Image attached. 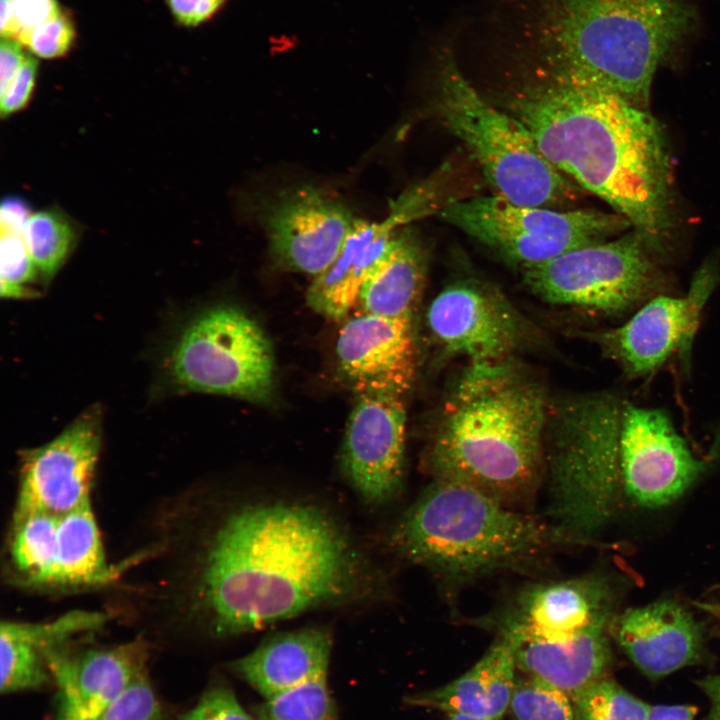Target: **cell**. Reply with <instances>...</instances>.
Wrapping results in <instances>:
<instances>
[{"label": "cell", "mask_w": 720, "mask_h": 720, "mask_svg": "<svg viewBox=\"0 0 720 720\" xmlns=\"http://www.w3.org/2000/svg\"><path fill=\"white\" fill-rule=\"evenodd\" d=\"M427 325L447 353L471 365L507 360L523 336L520 316L496 291L474 282L444 288L430 303Z\"/></svg>", "instance_id": "cell-17"}, {"label": "cell", "mask_w": 720, "mask_h": 720, "mask_svg": "<svg viewBox=\"0 0 720 720\" xmlns=\"http://www.w3.org/2000/svg\"><path fill=\"white\" fill-rule=\"evenodd\" d=\"M99 611L73 610L46 622L3 621L0 627L1 692L42 687L51 679L46 654L108 622Z\"/></svg>", "instance_id": "cell-23"}, {"label": "cell", "mask_w": 720, "mask_h": 720, "mask_svg": "<svg viewBox=\"0 0 720 720\" xmlns=\"http://www.w3.org/2000/svg\"><path fill=\"white\" fill-rule=\"evenodd\" d=\"M100 447V415L90 410L50 442L25 450L13 517L64 514L91 502Z\"/></svg>", "instance_id": "cell-14"}, {"label": "cell", "mask_w": 720, "mask_h": 720, "mask_svg": "<svg viewBox=\"0 0 720 720\" xmlns=\"http://www.w3.org/2000/svg\"><path fill=\"white\" fill-rule=\"evenodd\" d=\"M430 197L424 187L402 196L382 221L356 219L341 251L307 291V302L317 313L334 320L346 317L386 254L400 225L426 214Z\"/></svg>", "instance_id": "cell-20"}, {"label": "cell", "mask_w": 720, "mask_h": 720, "mask_svg": "<svg viewBox=\"0 0 720 720\" xmlns=\"http://www.w3.org/2000/svg\"><path fill=\"white\" fill-rule=\"evenodd\" d=\"M506 103L559 172L662 249L671 225V166L662 129L646 109L555 70Z\"/></svg>", "instance_id": "cell-2"}, {"label": "cell", "mask_w": 720, "mask_h": 720, "mask_svg": "<svg viewBox=\"0 0 720 720\" xmlns=\"http://www.w3.org/2000/svg\"><path fill=\"white\" fill-rule=\"evenodd\" d=\"M24 231L1 229L0 295L3 298L25 296L26 288L38 271L26 246Z\"/></svg>", "instance_id": "cell-32"}, {"label": "cell", "mask_w": 720, "mask_h": 720, "mask_svg": "<svg viewBox=\"0 0 720 720\" xmlns=\"http://www.w3.org/2000/svg\"><path fill=\"white\" fill-rule=\"evenodd\" d=\"M550 404L506 361L471 365L435 426L427 454L434 479L474 488L500 503L525 502L545 466Z\"/></svg>", "instance_id": "cell-3"}, {"label": "cell", "mask_w": 720, "mask_h": 720, "mask_svg": "<svg viewBox=\"0 0 720 720\" xmlns=\"http://www.w3.org/2000/svg\"><path fill=\"white\" fill-rule=\"evenodd\" d=\"M327 677L270 699L257 709L258 720H338Z\"/></svg>", "instance_id": "cell-30"}, {"label": "cell", "mask_w": 720, "mask_h": 720, "mask_svg": "<svg viewBox=\"0 0 720 720\" xmlns=\"http://www.w3.org/2000/svg\"><path fill=\"white\" fill-rule=\"evenodd\" d=\"M541 16L554 70L644 109L658 66L695 20L690 0H546Z\"/></svg>", "instance_id": "cell-4"}, {"label": "cell", "mask_w": 720, "mask_h": 720, "mask_svg": "<svg viewBox=\"0 0 720 720\" xmlns=\"http://www.w3.org/2000/svg\"><path fill=\"white\" fill-rule=\"evenodd\" d=\"M575 720H647L652 705L606 676L572 698Z\"/></svg>", "instance_id": "cell-29"}, {"label": "cell", "mask_w": 720, "mask_h": 720, "mask_svg": "<svg viewBox=\"0 0 720 720\" xmlns=\"http://www.w3.org/2000/svg\"><path fill=\"white\" fill-rule=\"evenodd\" d=\"M696 714L692 705H652L647 720H693Z\"/></svg>", "instance_id": "cell-41"}, {"label": "cell", "mask_w": 720, "mask_h": 720, "mask_svg": "<svg viewBox=\"0 0 720 720\" xmlns=\"http://www.w3.org/2000/svg\"><path fill=\"white\" fill-rule=\"evenodd\" d=\"M425 266L424 249L415 233L397 230L355 307L360 313L412 319L423 289Z\"/></svg>", "instance_id": "cell-27"}, {"label": "cell", "mask_w": 720, "mask_h": 720, "mask_svg": "<svg viewBox=\"0 0 720 720\" xmlns=\"http://www.w3.org/2000/svg\"><path fill=\"white\" fill-rule=\"evenodd\" d=\"M514 720H575L571 698L533 676H517L509 704Z\"/></svg>", "instance_id": "cell-31"}, {"label": "cell", "mask_w": 720, "mask_h": 720, "mask_svg": "<svg viewBox=\"0 0 720 720\" xmlns=\"http://www.w3.org/2000/svg\"><path fill=\"white\" fill-rule=\"evenodd\" d=\"M610 623L596 624L565 637L522 640L508 637L515 644L517 670L557 687L572 698L589 684L608 676L612 664Z\"/></svg>", "instance_id": "cell-25"}, {"label": "cell", "mask_w": 720, "mask_h": 720, "mask_svg": "<svg viewBox=\"0 0 720 720\" xmlns=\"http://www.w3.org/2000/svg\"><path fill=\"white\" fill-rule=\"evenodd\" d=\"M21 43L15 39L2 38L0 44V93L3 92L24 62Z\"/></svg>", "instance_id": "cell-39"}, {"label": "cell", "mask_w": 720, "mask_h": 720, "mask_svg": "<svg viewBox=\"0 0 720 720\" xmlns=\"http://www.w3.org/2000/svg\"><path fill=\"white\" fill-rule=\"evenodd\" d=\"M697 684L710 701L709 720H720V674L707 676Z\"/></svg>", "instance_id": "cell-42"}, {"label": "cell", "mask_w": 720, "mask_h": 720, "mask_svg": "<svg viewBox=\"0 0 720 720\" xmlns=\"http://www.w3.org/2000/svg\"><path fill=\"white\" fill-rule=\"evenodd\" d=\"M356 219L344 203L310 185L281 192L263 213L275 262L315 277L338 256Z\"/></svg>", "instance_id": "cell-15"}, {"label": "cell", "mask_w": 720, "mask_h": 720, "mask_svg": "<svg viewBox=\"0 0 720 720\" xmlns=\"http://www.w3.org/2000/svg\"><path fill=\"white\" fill-rule=\"evenodd\" d=\"M336 356L341 375L358 395L401 397L416 373L412 319L358 312L342 325Z\"/></svg>", "instance_id": "cell-19"}, {"label": "cell", "mask_w": 720, "mask_h": 720, "mask_svg": "<svg viewBox=\"0 0 720 720\" xmlns=\"http://www.w3.org/2000/svg\"><path fill=\"white\" fill-rule=\"evenodd\" d=\"M700 606L703 610L720 618V603H703Z\"/></svg>", "instance_id": "cell-45"}, {"label": "cell", "mask_w": 720, "mask_h": 720, "mask_svg": "<svg viewBox=\"0 0 720 720\" xmlns=\"http://www.w3.org/2000/svg\"><path fill=\"white\" fill-rule=\"evenodd\" d=\"M446 720H489L459 713H447Z\"/></svg>", "instance_id": "cell-44"}, {"label": "cell", "mask_w": 720, "mask_h": 720, "mask_svg": "<svg viewBox=\"0 0 720 720\" xmlns=\"http://www.w3.org/2000/svg\"><path fill=\"white\" fill-rule=\"evenodd\" d=\"M622 488L637 504L657 508L677 500L705 470L669 416L624 404L619 433Z\"/></svg>", "instance_id": "cell-12"}, {"label": "cell", "mask_w": 720, "mask_h": 720, "mask_svg": "<svg viewBox=\"0 0 720 720\" xmlns=\"http://www.w3.org/2000/svg\"><path fill=\"white\" fill-rule=\"evenodd\" d=\"M514 642L503 635L464 674L439 688L407 697V703L489 720L509 709L517 677Z\"/></svg>", "instance_id": "cell-26"}, {"label": "cell", "mask_w": 720, "mask_h": 720, "mask_svg": "<svg viewBox=\"0 0 720 720\" xmlns=\"http://www.w3.org/2000/svg\"><path fill=\"white\" fill-rule=\"evenodd\" d=\"M406 412L400 396L361 394L345 430L341 464L346 479L370 505L399 493L404 476Z\"/></svg>", "instance_id": "cell-16"}, {"label": "cell", "mask_w": 720, "mask_h": 720, "mask_svg": "<svg viewBox=\"0 0 720 720\" xmlns=\"http://www.w3.org/2000/svg\"><path fill=\"white\" fill-rule=\"evenodd\" d=\"M30 215L23 200L17 197H8L2 201L0 208L1 229L24 231Z\"/></svg>", "instance_id": "cell-40"}, {"label": "cell", "mask_w": 720, "mask_h": 720, "mask_svg": "<svg viewBox=\"0 0 720 720\" xmlns=\"http://www.w3.org/2000/svg\"><path fill=\"white\" fill-rule=\"evenodd\" d=\"M12 39L22 40L36 27L61 14L56 0H12Z\"/></svg>", "instance_id": "cell-36"}, {"label": "cell", "mask_w": 720, "mask_h": 720, "mask_svg": "<svg viewBox=\"0 0 720 720\" xmlns=\"http://www.w3.org/2000/svg\"><path fill=\"white\" fill-rule=\"evenodd\" d=\"M181 720H254L225 687L207 690Z\"/></svg>", "instance_id": "cell-35"}, {"label": "cell", "mask_w": 720, "mask_h": 720, "mask_svg": "<svg viewBox=\"0 0 720 720\" xmlns=\"http://www.w3.org/2000/svg\"><path fill=\"white\" fill-rule=\"evenodd\" d=\"M23 236L37 270L48 281L69 255L76 233L63 213L45 209L29 216Z\"/></svg>", "instance_id": "cell-28"}, {"label": "cell", "mask_w": 720, "mask_h": 720, "mask_svg": "<svg viewBox=\"0 0 720 720\" xmlns=\"http://www.w3.org/2000/svg\"><path fill=\"white\" fill-rule=\"evenodd\" d=\"M14 10L12 0H0V32L2 38L13 35Z\"/></svg>", "instance_id": "cell-43"}, {"label": "cell", "mask_w": 720, "mask_h": 720, "mask_svg": "<svg viewBox=\"0 0 720 720\" xmlns=\"http://www.w3.org/2000/svg\"><path fill=\"white\" fill-rule=\"evenodd\" d=\"M440 216L523 270L606 241L631 226L618 213L556 211L519 205L497 194L450 202Z\"/></svg>", "instance_id": "cell-9"}, {"label": "cell", "mask_w": 720, "mask_h": 720, "mask_svg": "<svg viewBox=\"0 0 720 720\" xmlns=\"http://www.w3.org/2000/svg\"><path fill=\"white\" fill-rule=\"evenodd\" d=\"M656 252L633 231L526 268L524 282L548 303L620 314L660 295L664 281Z\"/></svg>", "instance_id": "cell-8"}, {"label": "cell", "mask_w": 720, "mask_h": 720, "mask_svg": "<svg viewBox=\"0 0 720 720\" xmlns=\"http://www.w3.org/2000/svg\"><path fill=\"white\" fill-rule=\"evenodd\" d=\"M99 720H164L146 675L135 680Z\"/></svg>", "instance_id": "cell-33"}, {"label": "cell", "mask_w": 720, "mask_h": 720, "mask_svg": "<svg viewBox=\"0 0 720 720\" xmlns=\"http://www.w3.org/2000/svg\"><path fill=\"white\" fill-rule=\"evenodd\" d=\"M440 111L449 130L476 158L497 195L526 206L551 207L572 199L567 177L542 154L528 129L509 112L488 103L442 56Z\"/></svg>", "instance_id": "cell-7"}, {"label": "cell", "mask_w": 720, "mask_h": 720, "mask_svg": "<svg viewBox=\"0 0 720 720\" xmlns=\"http://www.w3.org/2000/svg\"><path fill=\"white\" fill-rule=\"evenodd\" d=\"M613 617L608 584L584 576L524 590L501 616L499 635L516 640L565 637Z\"/></svg>", "instance_id": "cell-21"}, {"label": "cell", "mask_w": 720, "mask_h": 720, "mask_svg": "<svg viewBox=\"0 0 720 720\" xmlns=\"http://www.w3.org/2000/svg\"><path fill=\"white\" fill-rule=\"evenodd\" d=\"M172 371L191 390L253 402L270 400L274 388L267 335L247 313L231 306L212 308L186 328L172 354Z\"/></svg>", "instance_id": "cell-10"}, {"label": "cell", "mask_w": 720, "mask_h": 720, "mask_svg": "<svg viewBox=\"0 0 720 720\" xmlns=\"http://www.w3.org/2000/svg\"><path fill=\"white\" fill-rule=\"evenodd\" d=\"M624 402L607 393L550 404L545 466L553 526L569 540L592 536L622 488L619 433Z\"/></svg>", "instance_id": "cell-6"}, {"label": "cell", "mask_w": 720, "mask_h": 720, "mask_svg": "<svg viewBox=\"0 0 720 720\" xmlns=\"http://www.w3.org/2000/svg\"><path fill=\"white\" fill-rule=\"evenodd\" d=\"M570 542L552 524L469 486L434 479L393 526L392 549L441 577L463 581Z\"/></svg>", "instance_id": "cell-5"}, {"label": "cell", "mask_w": 720, "mask_h": 720, "mask_svg": "<svg viewBox=\"0 0 720 720\" xmlns=\"http://www.w3.org/2000/svg\"><path fill=\"white\" fill-rule=\"evenodd\" d=\"M73 36L70 20L59 14L33 29L21 44L39 57L54 58L66 53L71 46Z\"/></svg>", "instance_id": "cell-34"}, {"label": "cell", "mask_w": 720, "mask_h": 720, "mask_svg": "<svg viewBox=\"0 0 720 720\" xmlns=\"http://www.w3.org/2000/svg\"><path fill=\"white\" fill-rule=\"evenodd\" d=\"M37 74V61L27 56L15 76L0 93V112L3 117L22 109L29 101Z\"/></svg>", "instance_id": "cell-37"}, {"label": "cell", "mask_w": 720, "mask_h": 720, "mask_svg": "<svg viewBox=\"0 0 720 720\" xmlns=\"http://www.w3.org/2000/svg\"><path fill=\"white\" fill-rule=\"evenodd\" d=\"M181 527L173 602L216 638L367 600L379 576L344 523L302 498L221 503Z\"/></svg>", "instance_id": "cell-1"}, {"label": "cell", "mask_w": 720, "mask_h": 720, "mask_svg": "<svg viewBox=\"0 0 720 720\" xmlns=\"http://www.w3.org/2000/svg\"><path fill=\"white\" fill-rule=\"evenodd\" d=\"M71 643L46 654L58 688L55 720H99L135 680L146 675L148 646L144 640L80 649Z\"/></svg>", "instance_id": "cell-18"}, {"label": "cell", "mask_w": 720, "mask_h": 720, "mask_svg": "<svg viewBox=\"0 0 720 720\" xmlns=\"http://www.w3.org/2000/svg\"><path fill=\"white\" fill-rule=\"evenodd\" d=\"M223 0H168L175 17L185 25H196L210 17Z\"/></svg>", "instance_id": "cell-38"}, {"label": "cell", "mask_w": 720, "mask_h": 720, "mask_svg": "<svg viewBox=\"0 0 720 720\" xmlns=\"http://www.w3.org/2000/svg\"><path fill=\"white\" fill-rule=\"evenodd\" d=\"M610 635L631 662L651 679L694 664L703 648L701 625L673 600L627 609L613 617Z\"/></svg>", "instance_id": "cell-22"}, {"label": "cell", "mask_w": 720, "mask_h": 720, "mask_svg": "<svg viewBox=\"0 0 720 720\" xmlns=\"http://www.w3.org/2000/svg\"><path fill=\"white\" fill-rule=\"evenodd\" d=\"M331 633L311 626L276 633L238 659L234 670L265 699L327 677Z\"/></svg>", "instance_id": "cell-24"}, {"label": "cell", "mask_w": 720, "mask_h": 720, "mask_svg": "<svg viewBox=\"0 0 720 720\" xmlns=\"http://www.w3.org/2000/svg\"><path fill=\"white\" fill-rule=\"evenodd\" d=\"M719 280L718 265L707 262L696 272L685 297L657 295L623 325L600 332L595 339L632 378L655 372L677 350L687 361L702 307Z\"/></svg>", "instance_id": "cell-13"}, {"label": "cell", "mask_w": 720, "mask_h": 720, "mask_svg": "<svg viewBox=\"0 0 720 720\" xmlns=\"http://www.w3.org/2000/svg\"><path fill=\"white\" fill-rule=\"evenodd\" d=\"M8 560L18 583L46 590L110 584L128 567L107 562L91 502L64 514L12 517Z\"/></svg>", "instance_id": "cell-11"}]
</instances>
